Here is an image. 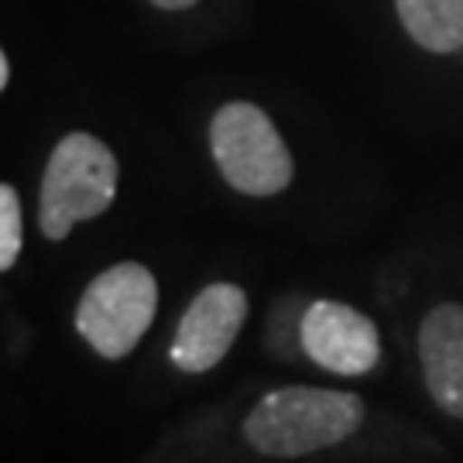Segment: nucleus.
<instances>
[{
	"label": "nucleus",
	"mask_w": 463,
	"mask_h": 463,
	"mask_svg": "<svg viewBox=\"0 0 463 463\" xmlns=\"http://www.w3.org/2000/svg\"><path fill=\"white\" fill-rule=\"evenodd\" d=\"M367 405L354 392L288 384L268 392L244 419V439L265 457H306L350 439Z\"/></svg>",
	"instance_id": "1"
},
{
	"label": "nucleus",
	"mask_w": 463,
	"mask_h": 463,
	"mask_svg": "<svg viewBox=\"0 0 463 463\" xmlns=\"http://www.w3.org/2000/svg\"><path fill=\"white\" fill-rule=\"evenodd\" d=\"M117 196V158L99 137L86 131L66 134L52 151L42 193L38 227L49 241H66L83 220H97Z\"/></svg>",
	"instance_id": "2"
},
{
	"label": "nucleus",
	"mask_w": 463,
	"mask_h": 463,
	"mask_svg": "<svg viewBox=\"0 0 463 463\" xmlns=\"http://www.w3.org/2000/svg\"><path fill=\"white\" fill-rule=\"evenodd\" d=\"M158 313V281L137 261L99 271L76 306V330L107 361L128 357Z\"/></svg>",
	"instance_id": "3"
},
{
	"label": "nucleus",
	"mask_w": 463,
	"mask_h": 463,
	"mask_svg": "<svg viewBox=\"0 0 463 463\" xmlns=\"http://www.w3.org/2000/svg\"><path fill=\"white\" fill-rule=\"evenodd\" d=\"M210 145L223 179L244 196H275L288 189L296 165L271 117L244 99L220 107L210 124Z\"/></svg>",
	"instance_id": "4"
},
{
	"label": "nucleus",
	"mask_w": 463,
	"mask_h": 463,
	"mask_svg": "<svg viewBox=\"0 0 463 463\" xmlns=\"http://www.w3.org/2000/svg\"><path fill=\"white\" fill-rule=\"evenodd\" d=\"M248 319V292L233 281H213L199 292L179 319L172 340V361L185 374L213 371L227 354Z\"/></svg>",
	"instance_id": "5"
},
{
	"label": "nucleus",
	"mask_w": 463,
	"mask_h": 463,
	"mask_svg": "<svg viewBox=\"0 0 463 463\" xmlns=\"http://www.w3.org/2000/svg\"><path fill=\"white\" fill-rule=\"evenodd\" d=\"M298 340L309 361L344 378L367 374L381 361L378 326L364 313H357L354 306L336 302V298L309 302V309L302 313V323H298Z\"/></svg>",
	"instance_id": "6"
},
{
	"label": "nucleus",
	"mask_w": 463,
	"mask_h": 463,
	"mask_svg": "<svg viewBox=\"0 0 463 463\" xmlns=\"http://www.w3.org/2000/svg\"><path fill=\"white\" fill-rule=\"evenodd\" d=\"M419 361L432 402L463 419V306L439 302L419 326Z\"/></svg>",
	"instance_id": "7"
},
{
	"label": "nucleus",
	"mask_w": 463,
	"mask_h": 463,
	"mask_svg": "<svg viewBox=\"0 0 463 463\" xmlns=\"http://www.w3.org/2000/svg\"><path fill=\"white\" fill-rule=\"evenodd\" d=\"M405 32L426 52L449 55L463 49V0H395Z\"/></svg>",
	"instance_id": "8"
},
{
	"label": "nucleus",
	"mask_w": 463,
	"mask_h": 463,
	"mask_svg": "<svg viewBox=\"0 0 463 463\" xmlns=\"http://www.w3.org/2000/svg\"><path fill=\"white\" fill-rule=\"evenodd\" d=\"M21 254V199L14 185H0V268L11 271Z\"/></svg>",
	"instance_id": "9"
},
{
	"label": "nucleus",
	"mask_w": 463,
	"mask_h": 463,
	"mask_svg": "<svg viewBox=\"0 0 463 463\" xmlns=\"http://www.w3.org/2000/svg\"><path fill=\"white\" fill-rule=\"evenodd\" d=\"M155 7H162V11H185V7H193L196 0H151Z\"/></svg>",
	"instance_id": "10"
},
{
	"label": "nucleus",
	"mask_w": 463,
	"mask_h": 463,
	"mask_svg": "<svg viewBox=\"0 0 463 463\" xmlns=\"http://www.w3.org/2000/svg\"><path fill=\"white\" fill-rule=\"evenodd\" d=\"M7 83H11V59L0 55V90H7Z\"/></svg>",
	"instance_id": "11"
}]
</instances>
